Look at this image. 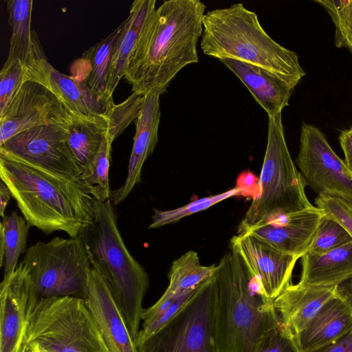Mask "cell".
Segmentation results:
<instances>
[{"label": "cell", "mask_w": 352, "mask_h": 352, "mask_svg": "<svg viewBox=\"0 0 352 352\" xmlns=\"http://www.w3.org/2000/svg\"><path fill=\"white\" fill-rule=\"evenodd\" d=\"M206 9L199 0H167L151 12L124 75L132 92L162 95L179 72L198 63Z\"/></svg>", "instance_id": "obj_1"}, {"label": "cell", "mask_w": 352, "mask_h": 352, "mask_svg": "<svg viewBox=\"0 0 352 352\" xmlns=\"http://www.w3.org/2000/svg\"><path fill=\"white\" fill-rule=\"evenodd\" d=\"M216 277L217 352H260L271 332L280 324L273 301L265 297L232 248L217 265Z\"/></svg>", "instance_id": "obj_2"}, {"label": "cell", "mask_w": 352, "mask_h": 352, "mask_svg": "<svg viewBox=\"0 0 352 352\" xmlns=\"http://www.w3.org/2000/svg\"><path fill=\"white\" fill-rule=\"evenodd\" d=\"M0 177L31 226L78 237L91 223L96 199L75 184L0 154Z\"/></svg>", "instance_id": "obj_3"}, {"label": "cell", "mask_w": 352, "mask_h": 352, "mask_svg": "<svg viewBox=\"0 0 352 352\" xmlns=\"http://www.w3.org/2000/svg\"><path fill=\"white\" fill-rule=\"evenodd\" d=\"M203 25L200 47L206 56L247 63L297 82L306 74L297 54L270 37L242 3L207 11Z\"/></svg>", "instance_id": "obj_4"}, {"label": "cell", "mask_w": 352, "mask_h": 352, "mask_svg": "<svg viewBox=\"0 0 352 352\" xmlns=\"http://www.w3.org/2000/svg\"><path fill=\"white\" fill-rule=\"evenodd\" d=\"M78 237L85 246L92 269L106 283L135 341L149 280L123 241L110 200L96 201L93 221Z\"/></svg>", "instance_id": "obj_5"}, {"label": "cell", "mask_w": 352, "mask_h": 352, "mask_svg": "<svg viewBox=\"0 0 352 352\" xmlns=\"http://www.w3.org/2000/svg\"><path fill=\"white\" fill-rule=\"evenodd\" d=\"M267 128L259 195L252 201L236 234L312 205L305 193L306 182L289 151L281 113L268 116Z\"/></svg>", "instance_id": "obj_6"}, {"label": "cell", "mask_w": 352, "mask_h": 352, "mask_svg": "<svg viewBox=\"0 0 352 352\" xmlns=\"http://www.w3.org/2000/svg\"><path fill=\"white\" fill-rule=\"evenodd\" d=\"M23 263L30 283L29 313L38 303L54 298L87 297L91 265L79 237H54L27 249Z\"/></svg>", "instance_id": "obj_7"}, {"label": "cell", "mask_w": 352, "mask_h": 352, "mask_svg": "<svg viewBox=\"0 0 352 352\" xmlns=\"http://www.w3.org/2000/svg\"><path fill=\"white\" fill-rule=\"evenodd\" d=\"M29 344L49 352H110L86 300L70 296L45 300L30 311Z\"/></svg>", "instance_id": "obj_8"}, {"label": "cell", "mask_w": 352, "mask_h": 352, "mask_svg": "<svg viewBox=\"0 0 352 352\" xmlns=\"http://www.w3.org/2000/svg\"><path fill=\"white\" fill-rule=\"evenodd\" d=\"M217 298L215 273L168 322L138 346V352H217L214 338Z\"/></svg>", "instance_id": "obj_9"}, {"label": "cell", "mask_w": 352, "mask_h": 352, "mask_svg": "<svg viewBox=\"0 0 352 352\" xmlns=\"http://www.w3.org/2000/svg\"><path fill=\"white\" fill-rule=\"evenodd\" d=\"M0 154L71 182L85 190L81 171L60 123L36 126L15 135L0 146Z\"/></svg>", "instance_id": "obj_10"}, {"label": "cell", "mask_w": 352, "mask_h": 352, "mask_svg": "<svg viewBox=\"0 0 352 352\" xmlns=\"http://www.w3.org/2000/svg\"><path fill=\"white\" fill-rule=\"evenodd\" d=\"M296 164L306 184L318 195L336 196L352 203V171L313 124H302Z\"/></svg>", "instance_id": "obj_11"}, {"label": "cell", "mask_w": 352, "mask_h": 352, "mask_svg": "<svg viewBox=\"0 0 352 352\" xmlns=\"http://www.w3.org/2000/svg\"><path fill=\"white\" fill-rule=\"evenodd\" d=\"M68 115L65 106L48 87L26 81L0 115V146L25 130L61 123Z\"/></svg>", "instance_id": "obj_12"}, {"label": "cell", "mask_w": 352, "mask_h": 352, "mask_svg": "<svg viewBox=\"0 0 352 352\" xmlns=\"http://www.w3.org/2000/svg\"><path fill=\"white\" fill-rule=\"evenodd\" d=\"M230 247L239 254L267 299L274 301L292 284L298 257L283 252L248 232L234 235Z\"/></svg>", "instance_id": "obj_13"}, {"label": "cell", "mask_w": 352, "mask_h": 352, "mask_svg": "<svg viewBox=\"0 0 352 352\" xmlns=\"http://www.w3.org/2000/svg\"><path fill=\"white\" fill-rule=\"evenodd\" d=\"M31 283L21 261L0 285V352H21L29 320Z\"/></svg>", "instance_id": "obj_14"}, {"label": "cell", "mask_w": 352, "mask_h": 352, "mask_svg": "<svg viewBox=\"0 0 352 352\" xmlns=\"http://www.w3.org/2000/svg\"><path fill=\"white\" fill-rule=\"evenodd\" d=\"M8 23L11 28L8 56L17 59L30 80L48 87L54 68L48 62L36 32L31 29L32 0L6 1Z\"/></svg>", "instance_id": "obj_15"}, {"label": "cell", "mask_w": 352, "mask_h": 352, "mask_svg": "<svg viewBox=\"0 0 352 352\" xmlns=\"http://www.w3.org/2000/svg\"><path fill=\"white\" fill-rule=\"evenodd\" d=\"M324 215L321 209L311 205L242 233H250L277 250L301 258L310 248Z\"/></svg>", "instance_id": "obj_16"}, {"label": "cell", "mask_w": 352, "mask_h": 352, "mask_svg": "<svg viewBox=\"0 0 352 352\" xmlns=\"http://www.w3.org/2000/svg\"><path fill=\"white\" fill-rule=\"evenodd\" d=\"M85 300L110 352H138L110 290L92 268L88 275Z\"/></svg>", "instance_id": "obj_17"}, {"label": "cell", "mask_w": 352, "mask_h": 352, "mask_svg": "<svg viewBox=\"0 0 352 352\" xmlns=\"http://www.w3.org/2000/svg\"><path fill=\"white\" fill-rule=\"evenodd\" d=\"M160 96L154 92L144 95L143 105L135 122V133L127 175L123 185L111 192L110 201L113 205L124 201L140 182L143 165L157 144L161 118Z\"/></svg>", "instance_id": "obj_18"}, {"label": "cell", "mask_w": 352, "mask_h": 352, "mask_svg": "<svg viewBox=\"0 0 352 352\" xmlns=\"http://www.w3.org/2000/svg\"><path fill=\"white\" fill-rule=\"evenodd\" d=\"M338 286L290 284L273 301L283 328L296 340Z\"/></svg>", "instance_id": "obj_19"}, {"label": "cell", "mask_w": 352, "mask_h": 352, "mask_svg": "<svg viewBox=\"0 0 352 352\" xmlns=\"http://www.w3.org/2000/svg\"><path fill=\"white\" fill-rule=\"evenodd\" d=\"M219 60L242 82L267 116L280 114L289 105L298 82L247 63L228 58Z\"/></svg>", "instance_id": "obj_20"}, {"label": "cell", "mask_w": 352, "mask_h": 352, "mask_svg": "<svg viewBox=\"0 0 352 352\" xmlns=\"http://www.w3.org/2000/svg\"><path fill=\"white\" fill-rule=\"evenodd\" d=\"M351 330L352 304L338 288L337 294L320 308L296 341L300 352H311Z\"/></svg>", "instance_id": "obj_21"}, {"label": "cell", "mask_w": 352, "mask_h": 352, "mask_svg": "<svg viewBox=\"0 0 352 352\" xmlns=\"http://www.w3.org/2000/svg\"><path fill=\"white\" fill-rule=\"evenodd\" d=\"M66 142L81 173L94 162L108 131L105 117L76 115L69 112L60 123Z\"/></svg>", "instance_id": "obj_22"}, {"label": "cell", "mask_w": 352, "mask_h": 352, "mask_svg": "<svg viewBox=\"0 0 352 352\" xmlns=\"http://www.w3.org/2000/svg\"><path fill=\"white\" fill-rule=\"evenodd\" d=\"M298 283L339 286L352 279V241L320 254L307 252L301 258Z\"/></svg>", "instance_id": "obj_23"}, {"label": "cell", "mask_w": 352, "mask_h": 352, "mask_svg": "<svg viewBox=\"0 0 352 352\" xmlns=\"http://www.w3.org/2000/svg\"><path fill=\"white\" fill-rule=\"evenodd\" d=\"M156 0H135L125 19V28L115 45L107 76L106 96L113 94L120 79L124 77L129 59L135 46L142 28L151 12L155 9Z\"/></svg>", "instance_id": "obj_24"}, {"label": "cell", "mask_w": 352, "mask_h": 352, "mask_svg": "<svg viewBox=\"0 0 352 352\" xmlns=\"http://www.w3.org/2000/svg\"><path fill=\"white\" fill-rule=\"evenodd\" d=\"M125 25L124 20L107 37L86 50L72 67V71H77V76L74 78L77 79L82 76L78 81L84 83L91 92L106 101L113 100L107 99L106 96L107 76L115 45Z\"/></svg>", "instance_id": "obj_25"}, {"label": "cell", "mask_w": 352, "mask_h": 352, "mask_svg": "<svg viewBox=\"0 0 352 352\" xmlns=\"http://www.w3.org/2000/svg\"><path fill=\"white\" fill-rule=\"evenodd\" d=\"M48 87L60 99L71 113L105 117L113 100L106 101L91 92L72 76L60 73L55 68L50 72Z\"/></svg>", "instance_id": "obj_26"}, {"label": "cell", "mask_w": 352, "mask_h": 352, "mask_svg": "<svg viewBox=\"0 0 352 352\" xmlns=\"http://www.w3.org/2000/svg\"><path fill=\"white\" fill-rule=\"evenodd\" d=\"M216 271V265H201L198 254L190 250L173 262L168 273L169 284L164 294L175 297L195 291Z\"/></svg>", "instance_id": "obj_27"}, {"label": "cell", "mask_w": 352, "mask_h": 352, "mask_svg": "<svg viewBox=\"0 0 352 352\" xmlns=\"http://www.w3.org/2000/svg\"><path fill=\"white\" fill-rule=\"evenodd\" d=\"M30 227L16 210L2 218L0 223V267H4L3 279L16 270L20 255L26 252Z\"/></svg>", "instance_id": "obj_28"}, {"label": "cell", "mask_w": 352, "mask_h": 352, "mask_svg": "<svg viewBox=\"0 0 352 352\" xmlns=\"http://www.w3.org/2000/svg\"><path fill=\"white\" fill-rule=\"evenodd\" d=\"M112 142L107 133L92 166L81 175L85 190L100 202L110 200L109 172Z\"/></svg>", "instance_id": "obj_29"}, {"label": "cell", "mask_w": 352, "mask_h": 352, "mask_svg": "<svg viewBox=\"0 0 352 352\" xmlns=\"http://www.w3.org/2000/svg\"><path fill=\"white\" fill-rule=\"evenodd\" d=\"M239 188L235 186L226 192L199 199L175 209L161 210L155 208L153 209L152 222L148 228H159L166 225L177 223L186 217L205 210L233 196L239 195Z\"/></svg>", "instance_id": "obj_30"}, {"label": "cell", "mask_w": 352, "mask_h": 352, "mask_svg": "<svg viewBox=\"0 0 352 352\" xmlns=\"http://www.w3.org/2000/svg\"><path fill=\"white\" fill-rule=\"evenodd\" d=\"M330 16L335 27L337 47H345L352 54V0H317Z\"/></svg>", "instance_id": "obj_31"}, {"label": "cell", "mask_w": 352, "mask_h": 352, "mask_svg": "<svg viewBox=\"0 0 352 352\" xmlns=\"http://www.w3.org/2000/svg\"><path fill=\"white\" fill-rule=\"evenodd\" d=\"M144 95L133 92L124 101L116 104L111 103L107 111L108 121L107 134L111 140L119 136L135 119H137L142 107Z\"/></svg>", "instance_id": "obj_32"}, {"label": "cell", "mask_w": 352, "mask_h": 352, "mask_svg": "<svg viewBox=\"0 0 352 352\" xmlns=\"http://www.w3.org/2000/svg\"><path fill=\"white\" fill-rule=\"evenodd\" d=\"M351 241L352 238L345 229L336 221L325 214L307 252L323 253Z\"/></svg>", "instance_id": "obj_33"}, {"label": "cell", "mask_w": 352, "mask_h": 352, "mask_svg": "<svg viewBox=\"0 0 352 352\" xmlns=\"http://www.w3.org/2000/svg\"><path fill=\"white\" fill-rule=\"evenodd\" d=\"M28 80H30L28 74L21 63L8 56L0 72V115L21 86Z\"/></svg>", "instance_id": "obj_34"}, {"label": "cell", "mask_w": 352, "mask_h": 352, "mask_svg": "<svg viewBox=\"0 0 352 352\" xmlns=\"http://www.w3.org/2000/svg\"><path fill=\"white\" fill-rule=\"evenodd\" d=\"M316 206L339 223L352 238V203L341 197L318 195Z\"/></svg>", "instance_id": "obj_35"}, {"label": "cell", "mask_w": 352, "mask_h": 352, "mask_svg": "<svg viewBox=\"0 0 352 352\" xmlns=\"http://www.w3.org/2000/svg\"><path fill=\"white\" fill-rule=\"evenodd\" d=\"M260 352H300L294 340L280 324L267 338Z\"/></svg>", "instance_id": "obj_36"}, {"label": "cell", "mask_w": 352, "mask_h": 352, "mask_svg": "<svg viewBox=\"0 0 352 352\" xmlns=\"http://www.w3.org/2000/svg\"><path fill=\"white\" fill-rule=\"evenodd\" d=\"M236 187L239 188V195L255 199L260 192L259 178L250 170L241 173L236 179Z\"/></svg>", "instance_id": "obj_37"}, {"label": "cell", "mask_w": 352, "mask_h": 352, "mask_svg": "<svg viewBox=\"0 0 352 352\" xmlns=\"http://www.w3.org/2000/svg\"><path fill=\"white\" fill-rule=\"evenodd\" d=\"M311 352H352V330L335 342Z\"/></svg>", "instance_id": "obj_38"}, {"label": "cell", "mask_w": 352, "mask_h": 352, "mask_svg": "<svg viewBox=\"0 0 352 352\" xmlns=\"http://www.w3.org/2000/svg\"><path fill=\"white\" fill-rule=\"evenodd\" d=\"M339 142L344 153V161L352 171V127L341 132Z\"/></svg>", "instance_id": "obj_39"}, {"label": "cell", "mask_w": 352, "mask_h": 352, "mask_svg": "<svg viewBox=\"0 0 352 352\" xmlns=\"http://www.w3.org/2000/svg\"><path fill=\"white\" fill-rule=\"evenodd\" d=\"M11 197L9 188L1 182L0 184V214L1 218L5 216V210Z\"/></svg>", "instance_id": "obj_40"}, {"label": "cell", "mask_w": 352, "mask_h": 352, "mask_svg": "<svg viewBox=\"0 0 352 352\" xmlns=\"http://www.w3.org/2000/svg\"><path fill=\"white\" fill-rule=\"evenodd\" d=\"M338 288V290L344 295L352 304V279L340 285Z\"/></svg>", "instance_id": "obj_41"}, {"label": "cell", "mask_w": 352, "mask_h": 352, "mask_svg": "<svg viewBox=\"0 0 352 352\" xmlns=\"http://www.w3.org/2000/svg\"><path fill=\"white\" fill-rule=\"evenodd\" d=\"M29 349V352H49L45 351L36 344L25 345Z\"/></svg>", "instance_id": "obj_42"}, {"label": "cell", "mask_w": 352, "mask_h": 352, "mask_svg": "<svg viewBox=\"0 0 352 352\" xmlns=\"http://www.w3.org/2000/svg\"><path fill=\"white\" fill-rule=\"evenodd\" d=\"M21 352H29V349L27 346L24 345Z\"/></svg>", "instance_id": "obj_43"}]
</instances>
